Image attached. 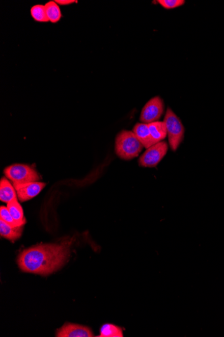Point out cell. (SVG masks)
Returning <instances> with one entry per match:
<instances>
[{
    "label": "cell",
    "instance_id": "13",
    "mask_svg": "<svg viewBox=\"0 0 224 337\" xmlns=\"http://www.w3.org/2000/svg\"><path fill=\"white\" fill-rule=\"evenodd\" d=\"M154 144L162 142L167 136V131L164 121H156L148 124Z\"/></svg>",
    "mask_w": 224,
    "mask_h": 337
},
{
    "label": "cell",
    "instance_id": "17",
    "mask_svg": "<svg viewBox=\"0 0 224 337\" xmlns=\"http://www.w3.org/2000/svg\"><path fill=\"white\" fill-rule=\"evenodd\" d=\"M0 220H3L4 222L12 225V226H17L16 222H14V219L10 214L7 207L1 206V208H0Z\"/></svg>",
    "mask_w": 224,
    "mask_h": 337
},
{
    "label": "cell",
    "instance_id": "15",
    "mask_svg": "<svg viewBox=\"0 0 224 337\" xmlns=\"http://www.w3.org/2000/svg\"><path fill=\"white\" fill-rule=\"evenodd\" d=\"M44 6H45L46 14H47L49 22L52 23L58 22L61 20V16H62L58 4L54 1H50L47 2Z\"/></svg>",
    "mask_w": 224,
    "mask_h": 337
},
{
    "label": "cell",
    "instance_id": "8",
    "mask_svg": "<svg viewBox=\"0 0 224 337\" xmlns=\"http://www.w3.org/2000/svg\"><path fill=\"white\" fill-rule=\"evenodd\" d=\"M57 337H93L94 332L88 326L79 324L65 323L62 327L57 330Z\"/></svg>",
    "mask_w": 224,
    "mask_h": 337
},
{
    "label": "cell",
    "instance_id": "10",
    "mask_svg": "<svg viewBox=\"0 0 224 337\" xmlns=\"http://www.w3.org/2000/svg\"><path fill=\"white\" fill-rule=\"evenodd\" d=\"M24 226H12L0 220V235L4 239L14 242L22 237Z\"/></svg>",
    "mask_w": 224,
    "mask_h": 337
},
{
    "label": "cell",
    "instance_id": "4",
    "mask_svg": "<svg viewBox=\"0 0 224 337\" xmlns=\"http://www.w3.org/2000/svg\"><path fill=\"white\" fill-rule=\"evenodd\" d=\"M164 123H165L169 142L173 151H176L183 142L185 128L181 120L170 108L166 110Z\"/></svg>",
    "mask_w": 224,
    "mask_h": 337
},
{
    "label": "cell",
    "instance_id": "6",
    "mask_svg": "<svg viewBox=\"0 0 224 337\" xmlns=\"http://www.w3.org/2000/svg\"><path fill=\"white\" fill-rule=\"evenodd\" d=\"M163 112V101L159 96L154 97L143 107L141 114V121L146 124L158 121Z\"/></svg>",
    "mask_w": 224,
    "mask_h": 337
},
{
    "label": "cell",
    "instance_id": "7",
    "mask_svg": "<svg viewBox=\"0 0 224 337\" xmlns=\"http://www.w3.org/2000/svg\"><path fill=\"white\" fill-rule=\"evenodd\" d=\"M17 196L21 202L29 201L34 197H37L41 192L46 183L42 182H33L26 184L15 185Z\"/></svg>",
    "mask_w": 224,
    "mask_h": 337
},
{
    "label": "cell",
    "instance_id": "14",
    "mask_svg": "<svg viewBox=\"0 0 224 337\" xmlns=\"http://www.w3.org/2000/svg\"><path fill=\"white\" fill-rule=\"evenodd\" d=\"M124 328L111 323L103 324L100 328L99 337H123Z\"/></svg>",
    "mask_w": 224,
    "mask_h": 337
},
{
    "label": "cell",
    "instance_id": "18",
    "mask_svg": "<svg viewBox=\"0 0 224 337\" xmlns=\"http://www.w3.org/2000/svg\"><path fill=\"white\" fill-rule=\"evenodd\" d=\"M158 4L165 9H174L185 4L184 0H158Z\"/></svg>",
    "mask_w": 224,
    "mask_h": 337
},
{
    "label": "cell",
    "instance_id": "11",
    "mask_svg": "<svg viewBox=\"0 0 224 337\" xmlns=\"http://www.w3.org/2000/svg\"><path fill=\"white\" fill-rule=\"evenodd\" d=\"M17 193L14 187L6 178L0 180V200L4 203H8L17 199Z\"/></svg>",
    "mask_w": 224,
    "mask_h": 337
},
{
    "label": "cell",
    "instance_id": "12",
    "mask_svg": "<svg viewBox=\"0 0 224 337\" xmlns=\"http://www.w3.org/2000/svg\"><path fill=\"white\" fill-rule=\"evenodd\" d=\"M8 210L16 222L17 226H24L26 224V219L24 215L22 206L19 203L18 199H16L7 204Z\"/></svg>",
    "mask_w": 224,
    "mask_h": 337
},
{
    "label": "cell",
    "instance_id": "2",
    "mask_svg": "<svg viewBox=\"0 0 224 337\" xmlns=\"http://www.w3.org/2000/svg\"><path fill=\"white\" fill-rule=\"evenodd\" d=\"M143 145L130 131H122L117 135L115 142L116 155L124 161H130L138 157Z\"/></svg>",
    "mask_w": 224,
    "mask_h": 337
},
{
    "label": "cell",
    "instance_id": "9",
    "mask_svg": "<svg viewBox=\"0 0 224 337\" xmlns=\"http://www.w3.org/2000/svg\"><path fill=\"white\" fill-rule=\"evenodd\" d=\"M132 132H134L135 136L145 148H149L154 144L148 124L136 123L133 128Z\"/></svg>",
    "mask_w": 224,
    "mask_h": 337
},
{
    "label": "cell",
    "instance_id": "19",
    "mask_svg": "<svg viewBox=\"0 0 224 337\" xmlns=\"http://www.w3.org/2000/svg\"><path fill=\"white\" fill-rule=\"evenodd\" d=\"M54 2L57 4L62 6L69 5V4H73L74 2H77V1H74V0H56Z\"/></svg>",
    "mask_w": 224,
    "mask_h": 337
},
{
    "label": "cell",
    "instance_id": "1",
    "mask_svg": "<svg viewBox=\"0 0 224 337\" xmlns=\"http://www.w3.org/2000/svg\"><path fill=\"white\" fill-rule=\"evenodd\" d=\"M72 243L71 239L61 243L39 244L27 248L17 259L19 268L26 273L50 275L66 264Z\"/></svg>",
    "mask_w": 224,
    "mask_h": 337
},
{
    "label": "cell",
    "instance_id": "16",
    "mask_svg": "<svg viewBox=\"0 0 224 337\" xmlns=\"http://www.w3.org/2000/svg\"><path fill=\"white\" fill-rule=\"evenodd\" d=\"M31 16L34 20L39 22H49L46 14L45 6L43 5H35L31 8Z\"/></svg>",
    "mask_w": 224,
    "mask_h": 337
},
{
    "label": "cell",
    "instance_id": "3",
    "mask_svg": "<svg viewBox=\"0 0 224 337\" xmlns=\"http://www.w3.org/2000/svg\"><path fill=\"white\" fill-rule=\"evenodd\" d=\"M4 173L6 178L12 181L14 186L38 182L41 179V175L35 168L25 164H12L4 169Z\"/></svg>",
    "mask_w": 224,
    "mask_h": 337
},
{
    "label": "cell",
    "instance_id": "5",
    "mask_svg": "<svg viewBox=\"0 0 224 337\" xmlns=\"http://www.w3.org/2000/svg\"><path fill=\"white\" fill-rule=\"evenodd\" d=\"M168 147V144L166 142H160L152 145L147 149L139 159V165L146 168L155 167L165 157Z\"/></svg>",
    "mask_w": 224,
    "mask_h": 337
}]
</instances>
